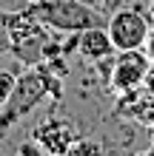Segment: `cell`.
<instances>
[{"mask_svg": "<svg viewBox=\"0 0 154 156\" xmlns=\"http://www.w3.org/2000/svg\"><path fill=\"white\" fill-rule=\"evenodd\" d=\"M46 97H51L54 102H57L63 97V82H60V74H54L46 62L40 60L37 66H29L17 77L9 102L0 108V131H9L17 119L32 114Z\"/></svg>", "mask_w": 154, "mask_h": 156, "instance_id": "6da1fadb", "label": "cell"}, {"mask_svg": "<svg viewBox=\"0 0 154 156\" xmlns=\"http://www.w3.org/2000/svg\"><path fill=\"white\" fill-rule=\"evenodd\" d=\"M0 31L6 34V48L23 66H37L43 60V45L51 40L49 26L32 17L26 9H20V12L0 9Z\"/></svg>", "mask_w": 154, "mask_h": 156, "instance_id": "7a4b0ae2", "label": "cell"}, {"mask_svg": "<svg viewBox=\"0 0 154 156\" xmlns=\"http://www.w3.org/2000/svg\"><path fill=\"white\" fill-rule=\"evenodd\" d=\"M23 9L40 23H46L49 29L66 34L83 31L88 26H103V14L80 0H37V3H26Z\"/></svg>", "mask_w": 154, "mask_h": 156, "instance_id": "3957f363", "label": "cell"}, {"mask_svg": "<svg viewBox=\"0 0 154 156\" xmlns=\"http://www.w3.org/2000/svg\"><path fill=\"white\" fill-rule=\"evenodd\" d=\"M148 26H151V17L146 14V9L137 3H126L120 9H114L111 17H108V37H111L117 51L143 48Z\"/></svg>", "mask_w": 154, "mask_h": 156, "instance_id": "277c9868", "label": "cell"}, {"mask_svg": "<svg viewBox=\"0 0 154 156\" xmlns=\"http://www.w3.org/2000/svg\"><path fill=\"white\" fill-rule=\"evenodd\" d=\"M151 66L148 54L143 48H126L114 57L111 62V80H108V88L117 91V94H126L131 88H140L143 80H146V71Z\"/></svg>", "mask_w": 154, "mask_h": 156, "instance_id": "5b68a950", "label": "cell"}, {"mask_svg": "<svg viewBox=\"0 0 154 156\" xmlns=\"http://www.w3.org/2000/svg\"><path fill=\"white\" fill-rule=\"evenodd\" d=\"M32 139L43 148V153H51V156H69L71 145L80 139L77 128L69 122V119H63L57 114L46 116L43 122L32 131Z\"/></svg>", "mask_w": 154, "mask_h": 156, "instance_id": "8992f818", "label": "cell"}, {"mask_svg": "<svg viewBox=\"0 0 154 156\" xmlns=\"http://www.w3.org/2000/svg\"><path fill=\"white\" fill-rule=\"evenodd\" d=\"M77 51L83 54L86 60L97 62V60L108 57V54H114L117 48H114L111 37H108V29H103V26H88V29H83V31H80Z\"/></svg>", "mask_w": 154, "mask_h": 156, "instance_id": "52a82bcc", "label": "cell"}, {"mask_svg": "<svg viewBox=\"0 0 154 156\" xmlns=\"http://www.w3.org/2000/svg\"><path fill=\"white\" fill-rule=\"evenodd\" d=\"M97 153H103V145L94 139H77L69 151V156H97Z\"/></svg>", "mask_w": 154, "mask_h": 156, "instance_id": "ba28073f", "label": "cell"}, {"mask_svg": "<svg viewBox=\"0 0 154 156\" xmlns=\"http://www.w3.org/2000/svg\"><path fill=\"white\" fill-rule=\"evenodd\" d=\"M14 82H17V74H14V71L0 68V108L9 102V97H12V91H14Z\"/></svg>", "mask_w": 154, "mask_h": 156, "instance_id": "9c48e42d", "label": "cell"}, {"mask_svg": "<svg viewBox=\"0 0 154 156\" xmlns=\"http://www.w3.org/2000/svg\"><path fill=\"white\" fill-rule=\"evenodd\" d=\"M17 153H20V156H40L43 148H40L37 142H23L20 148H17Z\"/></svg>", "mask_w": 154, "mask_h": 156, "instance_id": "30bf717a", "label": "cell"}, {"mask_svg": "<svg viewBox=\"0 0 154 156\" xmlns=\"http://www.w3.org/2000/svg\"><path fill=\"white\" fill-rule=\"evenodd\" d=\"M143 51L148 54V60H154V20L148 26V34H146V43H143Z\"/></svg>", "mask_w": 154, "mask_h": 156, "instance_id": "8fae6325", "label": "cell"}, {"mask_svg": "<svg viewBox=\"0 0 154 156\" xmlns=\"http://www.w3.org/2000/svg\"><path fill=\"white\" fill-rule=\"evenodd\" d=\"M143 88L148 91V94H154V60H151V66L146 71V80H143Z\"/></svg>", "mask_w": 154, "mask_h": 156, "instance_id": "7c38bea8", "label": "cell"}, {"mask_svg": "<svg viewBox=\"0 0 154 156\" xmlns=\"http://www.w3.org/2000/svg\"><path fill=\"white\" fill-rule=\"evenodd\" d=\"M148 14H151V20H154V0H148Z\"/></svg>", "mask_w": 154, "mask_h": 156, "instance_id": "4fadbf2b", "label": "cell"}, {"mask_svg": "<svg viewBox=\"0 0 154 156\" xmlns=\"http://www.w3.org/2000/svg\"><path fill=\"white\" fill-rule=\"evenodd\" d=\"M6 48V37H3V31H0V51Z\"/></svg>", "mask_w": 154, "mask_h": 156, "instance_id": "5bb4252c", "label": "cell"}, {"mask_svg": "<svg viewBox=\"0 0 154 156\" xmlns=\"http://www.w3.org/2000/svg\"><path fill=\"white\" fill-rule=\"evenodd\" d=\"M26 3H37V0H26Z\"/></svg>", "mask_w": 154, "mask_h": 156, "instance_id": "9a60e30c", "label": "cell"}]
</instances>
